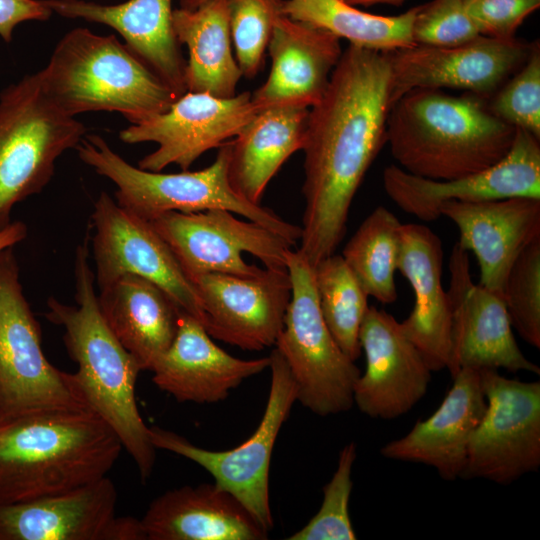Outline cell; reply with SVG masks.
<instances>
[{"mask_svg": "<svg viewBox=\"0 0 540 540\" xmlns=\"http://www.w3.org/2000/svg\"><path fill=\"white\" fill-rule=\"evenodd\" d=\"M418 6L397 16L374 15L343 0H283V15L324 29L360 48L389 52L414 45Z\"/></svg>", "mask_w": 540, "mask_h": 540, "instance_id": "4dcf8cb0", "label": "cell"}, {"mask_svg": "<svg viewBox=\"0 0 540 540\" xmlns=\"http://www.w3.org/2000/svg\"><path fill=\"white\" fill-rule=\"evenodd\" d=\"M473 93L453 96L415 89L388 113L386 143L403 170L427 179L452 180L487 169L511 149L516 128Z\"/></svg>", "mask_w": 540, "mask_h": 540, "instance_id": "277c9868", "label": "cell"}, {"mask_svg": "<svg viewBox=\"0 0 540 540\" xmlns=\"http://www.w3.org/2000/svg\"><path fill=\"white\" fill-rule=\"evenodd\" d=\"M75 149L85 164L116 185L117 204L147 221L171 211L194 213L224 209L269 228L292 246L301 238V227L285 221L261 204L247 201L232 189L228 180L230 141L219 147L214 162L208 167L179 173L135 167L96 134L84 136Z\"/></svg>", "mask_w": 540, "mask_h": 540, "instance_id": "8992f818", "label": "cell"}, {"mask_svg": "<svg viewBox=\"0 0 540 540\" xmlns=\"http://www.w3.org/2000/svg\"><path fill=\"white\" fill-rule=\"evenodd\" d=\"M489 109L506 123L540 139V45L534 42L526 62L492 96Z\"/></svg>", "mask_w": 540, "mask_h": 540, "instance_id": "8d00e7d4", "label": "cell"}, {"mask_svg": "<svg viewBox=\"0 0 540 540\" xmlns=\"http://www.w3.org/2000/svg\"><path fill=\"white\" fill-rule=\"evenodd\" d=\"M38 74L46 94L74 117L115 111L138 124L166 111L179 97L115 35L82 27L61 38Z\"/></svg>", "mask_w": 540, "mask_h": 540, "instance_id": "5b68a950", "label": "cell"}, {"mask_svg": "<svg viewBox=\"0 0 540 540\" xmlns=\"http://www.w3.org/2000/svg\"><path fill=\"white\" fill-rule=\"evenodd\" d=\"M315 287L324 321L342 351L353 361L361 354L359 331L369 308L368 295L341 255L314 266Z\"/></svg>", "mask_w": 540, "mask_h": 540, "instance_id": "d6a6232c", "label": "cell"}, {"mask_svg": "<svg viewBox=\"0 0 540 540\" xmlns=\"http://www.w3.org/2000/svg\"><path fill=\"white\" fill-rule=\"evenodd\" d=\"M146 540H265L268 531L215 483L183 486L156 497L140 519Z\"/></svg>", "mask_w": 540, "mask_h": 540, "instance_id": "484cf974", "label": "cell"}, {"mask_svg": "<svg viewBox=\"0 0 540 540\" xmlns=\"http://www.w3.org/2000/svg\"><path fill=\"white\" fill-rule=\"evenodd\" d=\"M540 6V0H465L467 14L481 35L512 39L524 19Z\"/></svg>", "mask_w": 540, "mask_h": 540, "instance_id": "f35d334b", "label": "cell"}, {"mask_svg": "<svg viewBox=\"0 0 540 540\" xmlns=\"http://www.w3.org/2000/svg\"><path fill=\"white\" fill-rule=\"evenodd\" d=\"M179 44L186 45V88L216 97L236 95L243 76L232 51L226 0H210L195 9L179 8L172 13Z\"/></svg>", "mask_w": 540, "mask_h": 540, "instance_id": "f546056e", "label": "cell"}, {"mask_svg": "<svg viewBox=\"0 0 540 540\" xmlns=\"http://www.w3.org/2000/svg\"><path fill=\"white\" fill-rule=\"evenodd\" d=\"M357 456L354 442L345 445L337 468L323 487V501L318 512L288 540H354L356 533L349 515L352 492V468Z\"/></svg>", "mask_w": 540, "mask_h": 540, "instance_id": "e575fe53", "label": "cell"}, {"mask_svg": "<svg viewBox=\"0 0 540 540\" xmlns=\"http://www.w3.org/2000/svg\"><path fill=\"white\" fill-rule=\"evenodd\" d=\"M88 241L86 234L76 249V304L49 297L45 317L64 329V345L77 364L73 375L85 403L115 432L145 482L155 465L156 448L136 402L135 386L142 369L102 317L95 274L89 264Z\"/></svg>", "mask_w": 540, "mask_h": 540, "instance_id": "7a4b0ae2", "label": "cell"}, {"mask_svg": "<svg viewBox=\"0 0 540 540\" xmlns=\"http://www.w3.org/2000/svg\"><path fill=\"white\" fill-rule=\"evenodd\" d=\"M442 266L441 239L423 224H402L398 270L410 283L415 299L401 326L432 372L447 368L451 349L452 315Z\"/></svg>", "mask_w": 540, "mask_h": 540, "instance_id": "d4e9b609", "label": "cell"}, {"mask_svg": "<svg viewBox=\"0 0 540 540\" xmlns=\"http://www.w3.org/2000/svg\"><path fill=\"white\" fill-rule=\"evenodd\" d=\"M291 297L275 348L297 387V401L318 416L352 408L360 370L339 347L319 306L314 266L299 250L286 251Z\"/></svg>", "mask_w": 540, "mask_h": 540, "instance_id": "ba28073f", "label": "cell"}, {"mask_svg": "<svg viewBox=\"0 0 540 540\" xmlns=\"http://www.w3.org/2000/svg\"><path fill=\"white\" fill-rule=\"evenodd\" d=\"M383 186L400 209L425 222L438 219L439 208L446 201L540 198V139L516 128L513 145L503 159L452 180L427 179L389 165L383 171Z\"/></svg>", "mask_w": 540, "mask_h": 540, "instance_id": "2e32d148", "label": "cell"}, {"mask_svg": "<svg viewBox=\"0 0 540 540\" xmlns=\"http://www.w3.org/2000/svg\"><path fill=\"white\" fill-rule=\"evenodd\" d=\"M62 17L116 30L177 96L187 92L186 61L172 25V0H128L104 5L85 0H45Z\"/></svg>", "mask_w": 540, "mask_h": 540, "instance_id": "4316f807", "label": "cell"}, {"mask_svg": "<svg viewBox=\"0 0 540 540\" xmlns=\"http://www.w3.org/2000/svg\"><path fill=\"white\" fill-rule=\"evenodd\" d=\"M99 291L107 326L142 371H152L176 336L181 309L159 286L132 274Z\"/></svg>", "mask_w": 540, "mask_h": 540, "instance_id": "83f0119b", "label": "cell"}, {"mask_svg": "<svg viewBox=\"0 0 540 540\" xmlns=\"http://www.w3.org/2000/svg\"><path fill=\"white\" fill-rule=\"evenodd\" d=\"M207 1H210V0H180V5H181V8L195 9Z\"/></svg>", "mask_w": 540, "mask_h": 540, "instance_id": "7bdbcfd3", "label": "cell"}, {"mask_svg": "<svg viewBox=\"0 0 540 540\" xmlns=\"http://www.w3.org/2000/svg\"><path fill=\"white\" fill-rule=\"evenodd\" d=\"M192 282L211 337L249 351L275 345L291 297L286 268L265 267L248 277L209 273Z\"/></svg>", "mask_w": 540, "mask_h": 540, "instance_id": "d6986e66", "label": "cell"}, {"mask_svg": "<svg viewBox=\"0 0 540 540\" xmlns=\"http://www.w3.org/2000/svg\"><path fill=\"white\" fill-rule=\"evenodd\" d=\"M402 223L383 206L376 207L346 243L341 256L368 296L382 304L397 299Z\"/></svg>", "mask_w": 540, "mask_h": 540, "instance_id": "1f68e13d", "label": "cell"}, {"mask_svg": "<svg viewBox=\"0 0 540 540\" xmlns=\"http://www.w3.org/2000/svg\"><path fill=\"white\" fill-rule=\"evenodd\" d=\"M270 357L271 384L262 419L255 432L239 446L212 451L158 426L150 427L156 449L167 450L204 468L214 483L230 492L268 532L273 528L269 500V469L273 448L283 423L297 401V387L279 351Z\"/></svg>", "mask_w": 540, "mask_h": 540, "instance_id": "30bf717a", "label": "cell"}, {"mask_svg": "<svg viewBox=\"0 0 540 540\" xmlns=\"http://www.w3.org/2000/svg\"><path fill=\"white\" fill-rule=\"evenodd\" d=\"M92 255L99 290L125 274L143 277L163 289L178 307L204 326L202 304L193 282L151 223L101 192L91 214Z\"/></svg>", "mask_w": 540, "mask_h": 540, "instance_id": "4fadbf2b", "label": "cell"}, {"mask_svg": "<svg viewBox=\"0 0 540 540\" xmlns=\"http://www.w3.org/2000/svg\"><path fill=\"white\" fill-rule=\"evenodd\" d=\"M107 476L62 493L0 504V540H146L140 519L116 515Z\"/></svg>", "mask_w": 540, "mask_h": 540, "instance_id": "e0dca14e", "label": "cell"}, {"mask_svg": "<svg viewBox=\"0 0 540 540\" xmlns=\"http://www.w3.org/2000/svg\"><path fill=\"white\" fill-rule=\"evenodd\" d=\"M343 1H345L346 3L352 6L370 7V6L379 5V4L400 6L406 0H343Z\"/></svg>", "mask_w": 540, "mask_h": 540, "instance_id": "b9f144b4", "label": "cell"}, {"mask_svg": "<svg viewBox=\"0 0 540 540\" xmlns=\"http://www.w3.org/2000/svg\"><path fill=\"white\" fill-rule=\"evenodd\" d=\"M52 14L45 0H0V37L9 43L18 24L46 21Z\"/></svg>", "mask_w": 540, "mask_h": 540, "instance_id": "ab89813d", "label": "cell"}, {"mask_svg": "<svg viewBox=\"0 0 540 540\" xmlns=\"http://www.w3.org/2000/svg\"><path fill=\"white\" fill-rule=\"evenodd\" d=\"M62 407L88 406L73 373L46 358L40 324L24 296L14 249L8 247L0 252V421Z\"/></svg>", "mask_w": 540, "mask_h": 540, "instance_id": "9c48e42d", "label": "cell"}, {"mask_svg": "<svg viewBox=\"0 0 540 540\" xmlns=\"http://www.w3.org/2000/svg\"><path fill=\"white\" fill-rule=\"evenodd\" d=\"M309 109H263L230 141L228 180L238 195L261 204L270 180L293 153L302 150Z\"/></svg>", "mask_w": 540, "mask_h": 540, "instance_id": "f1b7e54d", "label": "cell"}, {"mask_svg": "<svg viewBox=\"0 0 540 540\" xmlns=\"http://www.w3.org/2000/svg\"><path fill=\"white\" fill-rule=\"evenodd\" d=\"M149 222L191 281L209 273L258 275L262 269L246 263L243 253L255 256L267 268H286V251L292 248L276 232L224 209L171 211Z\"/></svg>", "mask_w": 540, "mask_h": 540, "instance_id": "7c38bea8", "label": "cell"}, {"mask_svg": "<svg viewBox=\"0 0 540 540\" xmlns=\"http://www.w3.org/2000/svg\"><path fill=\"white\" fill-rule=\"evenodd\" d=\"M85 133V125L46 94L38 72L0 93V228L11 222L17 203L45 188L56 160Z\"/></svg>", "mask_w": 540, "mask_h": 540, "instance_id": "52a82bcc", "label": "cell"}, {"mask_svg": "<svg viewBox=\"0 0 540 540\" xmlns=\"http://www.w3.org/2000/svg\"><path fill=\"white\" fill-rule=\"evenodd\" d=\"M391 69L384 52L349 45L309 109L302 150L305 209L299 250L315 266L335 253L366 172L386 143Z\"/></svg>", "mask_w": 540, "mask_h": 540, "instance_id": "6da1fadb", "label": "cell"}, {"mask_svg": "<svg viewBox=\"0 0 540 540\" xmlns=\"http://www.w3.org/2000/svg\"><path fill=\"white\" fill-rule=\"evenodd\" d=\"M283 0H226L235 58L242 75L254 78L263 68L265 53Z\"/></svg>", "mask_w": 540, "mask_h": 540, "instance_id": "836d02e7", "label": "cell"}, {"mask_svg": "<svg viewBox=\"0 0 540 540\" xmlns=\"http://www.w3.org/2000/svg\"><path fill=\"white\" fill-rule=\"evenodd\" d=\"M257 113L248 91L229 98L187 91L166 111L131 124L119 137L128 144H158L139 160L143 170L159 172L171 164L188 170L202 154L236 137Z\"/></svg>", "mask_w": 540, "mask_h": 540, "instance_id": "5bb4252c", "label": "cell"}, {"mask_svg": "<svg viewBox=\"0 0 540 540\" xmlns=\"http://www.w3.org/2000/svg\"><path fill=\"white\" fill-rule=\"evenodd\" d=\"M211 338L195 317L181 310L176 336L151 371L153 383L178 402L216 403L245 379L269 368V356L240 359Z\"/></svg>", "mask_w": 540, "mask_h": 540, "instance_id": "cb8c5ba5", "label": "cell"}, {"mask_svg": "<svg viewBox=\"0 0 540 540\" xmlns=\"http://www.w3.org/2000/svg\"><path fill=\"white\" fill-rule=\"evenodd\" d=\"M447 291L452 315L451 377L462 368L506 369L540 374L519 348L503 298L472 281L468 251L456 242L449 259Z\"/></svg>", "mask_w": 540, "mask_h": 540, "instance_id": "ac0fdd59", "label": "cell"}, {"mask_svg": "<svg viewBox=\"0 0 540 540\" xmlns=\"http://www.w3.org/2000/svg\"><path fill=\"white\" fill-rule=\"evenodd\" d=\"M481 34L467 14L465 0H434L418 6L412 26L414 44L454 47Z\"/></svg>", "mask_w": 540, "mask_h": 540, "instance_id": "74e56055", "label": "cell"}, {"mask_svg": "<svg viewBox=\"0 0 540 540\" xmlns=\"http://www.w3.org/2000/svg\"><path fill=\"white\" fill-rule=\"evenodd\" d=\"M531 45L480 35L454 47L417 45L384 52L391 69V102L415 89H462L491 97L526 62Z\"/></svg>", "mask_w": 540, "mask_h": 540, "instance_id": "9a60e30c", "label": "cell"}, {"mask_svg": "<svg viewBox=\"0 0 540 540\" xmlns=\"http://www.w3.org/2000/svg\"><path fill=\"white\" fill-rule=\"evenodd\" d=\"M439 212L458 227L460 246L474 253L479 284L503 298L506 277L515 259L540 237V198L446 201Z\"/></svg>", "mask_w": 540, "mask_h": 540, "instance_id": "44dd1931", "label": "cell"}, {"mask_svg": "<svg viewBox=\"0 0 540 540\" xmlns=\"http://www.w3.org/2000/svg\"><path fill=\"white\" fill-rule=\"evenodd\" d=\"M511 325L530 345L540 348V237L512 264L503 288Z\"/></svg>", "mask_w": 540, "mask_h": 540, "instance_id": "d590c367", "label": "cell"}, {"mask_svg": "<svg viewBox=\"0 0 540 540\" xmlns=\"http://www.w3.org/2000/svg\"><path fill=\"white\" fill-rule=\"evenodd\" d=\"M365 372L353 401L365 415L390 420L410 411L426 394L431 369L394 316L369 306L359 331Z\"/></svg>", "mask_w": 540, "mask_h": 540, "instance_id": "ffe728a7", "label": "cell"}, {"mask_svg": "<svg viewBox=\"0 0 540 540\" xmlns=\"http://www.w3.org/2000/svg\"><path fill=\"white\" fill-rule=\"evenodd\" d=\"M122 449L115 432L88 407L43 409L0 421V504L97 481Z\"/></svg>", "mask_w": 540, "mask_h": 540, "instance_id": "3957f363", "label": "cell"}, {"mask_svg": "<svg viewBox=\"0 0 540 540\" xmlns=\"http://www.w3.org/2000/svg\"><path fill=\"white\" fill-rule=\"evenodd\" d=\"M437 410L380 450L385 458L433 467L447 481L460 478L470 438L486 410L480 371L462 368Z\"/></svg>", "mask_w": 540, "mask_h": 540, "instance_id": "603a6c76", "label": "cell"}, {"mask_svg": "<svg viewBox=\"0 0 540 540\" xmlns=\"http://www.w3.org/2000/svg\"><path fill=\"white\" fill-rule=\"evenodd\" d=\"M267 49L271 71L251 93L258 112L276 106L311 108L323 96L343 52L337 36L285 15L277 19Z\"/></svg>", "mask_w": 540, "mask_h": 540, "instance_id": "7402d4cb", "label": "cell"}, {"mask_svg": "<svg viewBox=\"0 0 540 540\" xmlns=\"http://www.w3.org/2000/svg\"><path fill=\"white\" fill-rule=\"evenodd\" d=\"M486 410L468 445L461 479L506 485L540 467V382L479 369Z\"/></svg>", "mask_w": 540, "mask_h": 540, "instance_id": "8fae6325", "label": "cell"}, {"mask_svg": "<svg viewBox=\"0 0 540 540\" xmlns=\"http://www.w3.org/2000/svg\"><path fill=\"white\" fill-rule=\"evenodd\" d=\"M27 233V226L21 221L10 222L0 228V252L24 240Z\"/></svg>", "mask_w": 540, "mask_h": 540, "instance_id": "60d3db41", "label": "cell"}]
</instances>
